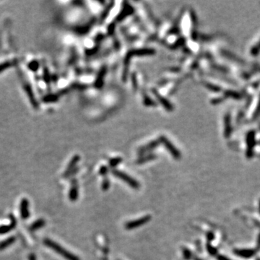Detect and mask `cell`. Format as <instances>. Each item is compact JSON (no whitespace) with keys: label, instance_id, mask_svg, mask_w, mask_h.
Wrapping results in <instances>:
<instances>
[{"label":"cell","instance_id":"cell-1","mask_svg":"<svg viewBox=\"0 0 260 260\" xmlns=\"http://www.w3.org/2000/svg\"><path fill=\"white\" fill-rule=\"evenodd\" d=\"M44 244L46 246H48L51 249L54 251L55 252H57L58 254H59L60 256L64 257L65 259L67 260H80V259L76 255L73 254L72 253H71L69 251L65 249L64 247H62V246H60L59 244L56 243L55 241H52V240L49 239H45L44 240Z\"/></svg>","mask_w":260,"mask_h":260},{"label":"cell","instance_id":"cell-2","mask_svg":"<svg viewBox=\"0 0 260 260\" xmlns=\"http://www.w3.org/2000/svg\"><path fill=\"white\" fill-rule=\"evenodd\" d=\"M112 174H113L114 176L117 177V178L121 179V180H122L124 182L127 183L130 187L133 188V189H137L140 187V183H139L136 179L132 178V176H130L129 175L124 173V172L118 171V170L116 169H114L112 170Z\"/></svg>","mask_w":260,"mask_h":260},{"label":"cell","instance_id":"cell-3","mask_svg":"<svg viewBox=\"0 0 260 260\" xmlns=\"http://www.w3.org/2000/svg\"><path fill=\"white\" fill-rule=\"evenodd\" d=\"M159 141H160V142H161L163 145H164L165 148L168 150V151L170 152V154L174 158L176 159V160H179V159L181 158V154L180 151H179V150L177 149L173 144H172L171 141H170L169 139L166 137H165L163 135L160 136V137H159Z\"/></svg>","mask_w":260,"mask_h":260},{"label":"cell","instance_id":"cell-4","mask_svg":"<svg viewBox=\"0 0 260 260\" xmlns=\"http://www.w3.org/2000/svg\"><path fill=\"white\" fill-rule=\"evenodd\" d=\"M151 220V216H143L140 218H138L135 220V221H129L128 223L125 224V228L127 230H133L136 229V228H140L141 226L145 225V224L148 223V222Z\"/></svg>","mask_w":260,"mask_h":260},{"label":"cell","instance_id":"cell-5","mask_svg":"<svg viewBox=\"0 0 260 260\" xmlns=\"http://www.w3.org/2000/svg\"><path fill=\"white\" fill-rule=\"evenodd\" d=\"M152 94L156 96V99L158 100V102L162 105V106L164 107L165 110L168 111H173L174 110V106L172 105L171 102L169 101V100H167L165 97H163V95H161L160 93L157 91L156 89L152 88Z\"/></svg>","mask_w":260,"mask_h":260},{"label":"cell","instance_id":"cell-6","mask_svg":"<svg viewBox=\"0 0 260 260\" xmlns=\"http://www.w3.org/2000/svg\"><path fill=\"white\" fill-rule=\"evenodd\" d=\"M160 141L158 140H152L149 143H147V145H144V146L140 147L137 151L138 155H140V156H145V154L148 153L149 152L152 151V150H154L156 147H158L160 145Z\"/></svg>","mask_w":260,"mask_h":260},{"label":"cell","instance_id":"cell-7","mask_svg":"<svg viewBox=\"0 0 260 260\" xmlns=\"http://www.w3.org/2000/svg\"><path fill=\"white\" fill-rule=\"evenodd\" d=\"M80 159V158L78 155H76V156H75L72 158L70 162H69L68 165H67L66 171H65L64 172V177L70 176H72V175H73L72 173L74 171H77V167H76V165H77V163L79 162Z\"/></svg>","mask_w":260,"mask_h":260},{"label":"cell","instance_id":"cell-8","mask_svg":"<svg viewBox=\"0 0 260 260\" xmlns=\"http://www.w3.org/2000/svg\"><path fill=\"white\" fill-rule=\"evenodd\" d=\"M134 12V9L132 7L131 5L127 3V2H124V5H123V9L121 11V12L118 14V15L116 17V21L119 22L124 20L125 17L131 15Z\"/></svg>","mask_w":260,"mask_h":260},{"label":"cell","instance_id":"cell-9","mask_svg":"<svg viewBox=\"0 0 260 260\" xmlns=\"http://www.w3.org/2000/svg\"><path fill=\"white\" fill-rule=\"evenodd\" d=\"M79 196V188L76 179H73L71 182V187L69 192V199L72 202H75Z\"/></svg>","mask_w":260,"mask_h":260},{"label":"cell","instance_id":"cell-10","mask_svg":"<svg viewBox=\"0 0 260 260\" xmlns=\"http://www.w3.org/2000/svg\"><path fill=\"white\" fill-rule=\"evenodd\" d=\"M107 72V67L106 66H103L98 72V75L95 79V82L94 83V86L95 88L100 89L104 86V80L106 75Z\"/></svg>","mask_w":260,"mask_h":260},{"label":"cell","instance_id":"cell-11","mask_svg":"<svg viewBox=\"0 0 260 260\" xmlns=\"http://www.w3.org/2000/svg\"><path fill=\"white\" fill-rule=\"evenodd\" d=\"M21 216L22 220H26L30 217V210H29V201L26 198L22 199L21 202Z\"/></svg>","mask_w":260,"mask_h":260},{"label":"cell","instance_id":"cell-12","mask_svg":"<svg viewBox=\"0 0 260 260\" xmlns=\"http://www.w3.org/2000/svg\"><path fill=\"white\" fill-rule=\"evenodd\" d=\"M11 223L7 225H2L0 226V234H7V233L10 232L11 230L14 229L16 226L17 222L16 220L15 219V217L13 216H11Z\"/></svg>","mask_w":260,"mask_h":260},{"label":"cell","instance_id":"cell-13","mask_svg":"<svg viewBox=\"0 0 260 260\" xmlns=\"http://www.w3.org/2000/svg\"><path fill=\"white\" fill-rule=\"evenodd\" d=\"M156 158V156L153 153L145 155V156H141L140 158L136 161V163L137 164H140V165L144 164V163L149 162V161H151Z\"/></svg>","mask_w":260,"mask_h":260},{"label":"cell","instance_id":"cell-14","mask_svg":"<svg viewBox=\"0 0 260 260\" xmlns=\"http://www.w3.org/2000/svg\"><path fill=\"white\" fill-rule=\"evenodd\" d=\"M114 2H111L106 7H105L104 11H103L101 15H100V22L104 21L106 19V17H108V15L109 14L110 11H111L112 10V8L114 7Z\"/></svg>","mask_w":260,"mask_h":260},{"label":"cell","instance_id":"cell-15","mask_svg":"<svg viewBox=\"0 0 260 260\" xmlns=\"http://www.w3.org/2000/svg\"><path fill=\"white\" fill-rule=\"evenodd\" d=\"M15 240H16V239H15V236H11L10 238L4 240L3 241H2L1 243H0V251L5 249L8 246L12 245L15 241Z\"/></svg>","mask_w":260,"mask_h":260},{"label":"cell","instance_id":"cell-16","mask_svg":"<svg viewBox=\"0 0 260 260\" xmlns=\"http://www.w3.org/2000/svg\"><path fill=\"white\" fill-rule=\"evenodd\" d=\"M45 224H46V221H45L44 219H39L38 221H35L34 223H32V225H31L30 227V230L31 231H35V230L44 227Z\"/></svg>","mask_w":260,"mask_h":260},{"label":"cell","instance_id":"cell-17","mask_svg":"<svg viewBox=\"0 0 260 260\" xmlns=\"http://www.w3.org/2000/svg\"><path fill=\"white\" fill-rule=\"evenodd\" d=\"M142 96H143V103H144L145 105H146V106H156V103H155L153 100H152L151 98L147 95L146 93H142Z\"/></svg>","mask_w":260,"mask_h":260},{"label":"cell","instance_id":"cell-18","mask_svg":"<svg viewBox=\"0 0 260 260\" xmlns=\"http://www.w3.org/2000/svg\"><path fill=\"white\" fill-rule=\"evenodd\" d=\"M122 158H120V157H117V158H114L111 159L109 160V165L111 168L116 167V165H118L119 163L122 162Z\"/></svg>","mask_w":260,"mask_h":260},{"label":"cell","instance_id":"cell-19","mask_svg":"<svg viewBox=\"0 0 260 260\" xmlns=\"http://www.w3.org/2000/svg\"><path fill=\"white\" fill-rule=\"evenodd\" d=\"M131 79H132V86H133V88L134 91H137L138 88V82H137V75L135 73H132V75L131 76Z\"/></svg>","mask_w":260,"mask_h":260},{"label":"cell","instance_id":"cell-20","mask_svg":"<svg viewBox=\"0 0 260 260\" xmlns=\"http://www.w3.org/2000/svg\"><path fill=\"white\" fill-rule=\"evenodd\" d=\"M185 41H186V39H184V38H180V39H179L178 41L176 42V43L172 45L171 48L174 49H176V48H178L179 46L183 45V44L185 43Z\"/></svg>","mask_w":260,"mask_h":260},{"label":"cell","instance_id":"cell-21","mask_svg":"<svg viewBox=\"0 0 260 260\" xmlns=\"http://www.w3.org/2000/svg\"><path fill=\"white\" fill-rule=\"evenodd\" d=\"M183 257L185 259L189 260L190 259H191V257H192L191 252H190L189 249H187V248H183Z\"/></svg>","mask_w":260,"mask_h":260},{"label":"cell","instance_id":"cell-22","mask_svg":"<svg viewBox=\"0 0 260 260\" xmlns=\"http://www.w3.org/2000/svg\"><path fill=\"white\" fill-rule=\"evenodd\" d=\"M109 187H110V181L108 179L106 178L102 183V189H103V190H104V191H105V190L108 189Z\"/></svg>","mask_w":260,"mask_h":260},{"label":"cell","instance_id":"cell-23","mask_svg":"<svg viewBox=\"0 0 260 260\" xmlns=\"http://www.w3.org/2000/svg\"><path fill=\"white\" fill-rule=\"evenodd\" d=\"M115 30V22H112L108 27V33L110 35H113Z\"/></svg>","mask_w":260,"mask_h":260},{"label":"cell","instance_id":"cell-24","mask_svg":"<svg viewBox=\"0 0 260 260\" xmlns=\"http://www.w3.org/2000/svg\"><path fill=\"white\" fill-rule=\"evenodd\" d=\"M99 173L100 175H102V176L106 175V174L108 173V168L106 166H102L99 170Z\"/></svg>","mask_w":260,"mask_h":260},{"label":"cell","instance_id":"cell-25","mask_svg":"<svg viewBox=\"0 0 260 260\" xmlns=\"http://www.w3.org/2000/svg\"><path fill=\"white\" fill-rule=\"evenodd\" d=\"M190 15H191V20L192 22H193V24H196L197 22V20L196 17V15H195V13L193 10L190 11Z\"/></svg>","mask_w":260,"mask_h":260},{"label":"cell","instance_id":"cell-26","mask_svg":"<svg viewBox=\"0 0 260 260\" xmlns=\"http://www.w3.org/2000/svg\"><path fill=\"white\" fill-rule=\"evenodd\" d=\"M104 35L103 34H99L98 35H97V36H96V38H95V41H96V42H98V41H101L103 39H104Z\"/></svg>","mask_w":260,"mask_h":260},{"label":"cell","instance_id":"cell-27","mask_svg":"<svg viewBox=\"0 0 260 260\" xmlns=\"http://www.w3.org/2000/svg\"><path fill=\"white\" fill-rule=\"evenodd\" d=\"M29 260H36V257H35V255L34 254H30L28 257Z\"/></svg>","mask_w":260,"mask_h":260}]
</instances>
